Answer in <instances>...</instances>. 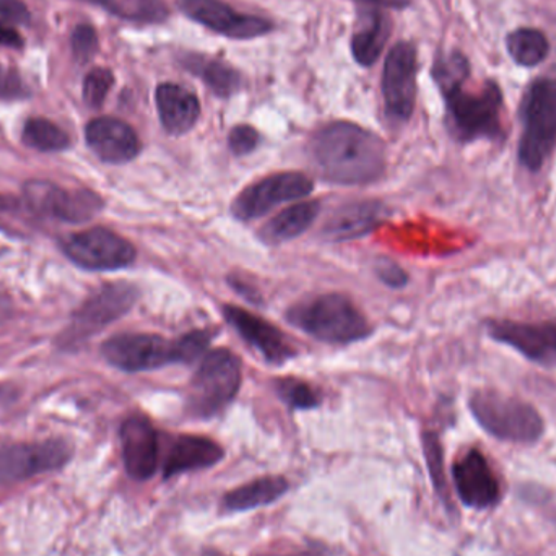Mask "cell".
Here are the masks:
<instances>
[{"label":"cell","instance_id":"17","mask_svg":"<svg viewBox=\"0 0 556 556\" xmlns=\"http://www.w3.org/2000/svg\"><path fill=\"white\" fill-rule=\"evenodd\" d=\"M224 316L231 327L257 350L267 362L273 365H281L293 358V346L288 342L287 337L273 324L264 320L263 317L243 309V307L224 306Z\"/></svg>","mask_w":556,"mask_h":556},{"label":"cell","instance_id":"18","mask_svg":"<svg viewBox=\"0 0 556 556\" xmlns=\"http://www.w3.org/2000/svg\"><path fill=\"white\" fill-rule=\"evenodd\" d=\"M87 143L104 163L130 162L140 153V140L136 130L116 117H98L85 130Z\"/></svg>","mask_w":556,"mask_h":556},{"label":"cell","instance_id":"7","mask_svg":"<svg viewBox=\"0 0 556 556\" xmlns=\"http://www.w3.org/2000/svg\"><path fill=\"white\" fill-rule=\"evenodd\" d=\"M104 359L123 371H152L173 363H185L181 343L155 333H119L101 346Z\"/></svg>","mask_w":556,"mask_h":556},{"label":"cell","instance_id":"40","mask_svg":"<svg viewBox=\"0 0 556 556\" xmlns=\"http://www.w3.org/2000/svg\"><path fill=\"white\" fill-rule=\"evenodd\" d=\"M201 556H230V555L222 554V552H218V551H204V552H202Z\"/></svg>","mask_w":556,"mask_h":556},{"label":"cell","instance_id":"4","mask_svg":"<svg viewBox=\"0 0 556 556\" xmlns=\"http://www.w3.org/2000/svg\"><path fill=\"white\" fill-rule=\"evenodd\" d=\"M470 410L480 427L503 441L534 443L544 433V421L532 405L498 394L480 391L470 399Z\"/></svg>","mask_w":556,"mask_h":556},{"label":"cell","instance_id":"29","mask_svg":"<svg viewBox=\"0 0 556 556\" xmlns=\"http://www.w3.org/2000/svg\"><path fill=\"white\" fill-rule=\"evenodd\" d=\"M23 142L39 152H61L71 143L67 134L51 121L33 117L23 127Z\"/></svg>","mask_w":556,"mask_h":556},{"label":"cell","instance_id":"36","mask_svg":"<svg viewBox=\"0 0 556 556\" xmlns=\"http://www.w3.org/2000/svg\"><path fill=\"white\" fill-rule=\"evenodd\" d=\"M29 22V12L20 0H0V25H25Z\"/></svg>","mask_w":556,"mask_h":556},{"label":"cell","instance_id":"26","mask_svg":"<svg viewBox=\"0 0 556 556\" xmlns=\"http://www.w3.org/2000/svg\"><path fill=\"white\" fill-rule=\"evenodd\" d=\"M186 67L202 78L218 97H230L235 91L240 90V74L225 62L204 58V55H188Z\"/></svg>","mask_w":556,"mask_h":556},{"label":"cell","instance_id":"34","mask_svg":"<svg viewBox=\"0 0 556 556\" xmlns=\"http://www.w3.org/2000/svg\"><path fill=\"white\" fill-rule=\"evenodd\" d=\"M257 143H260V132L247 124L235 127L228 136V146H230L231 152L238 156L253 152L256 150Z\"/></svg>","mask_w":556,"mask_h":556},{"label":"cell","instance_id":"28","mask_svg":"<svg viewBox=\"0 0 556 556\" xmlns=\"http://www.w3.org/2000/svg\"><path fill=\"white\" fill-rule=\"evenodd\" d=\"M508 49L518 64L532 67L547 58L548 41L538 29L521 28L509 35Z\"/></svg>","mask_w":556,"mask_h":556},{"label":"cell","instance_id":"38","mask_svg":"<svg viewBox=\"0 0 556 556\" xmlns=\"http://www.w3.org/2000/svg\"><path fill=\"white\" fill-rule=\"evenodd\" d=\"M0 46L20 49L23 46L22 36L16 31L15 26L0 25Z\"/></svg>","mask_w":556,"mask_h":556},{"label":"cell","instance_id":"33","mask_svg":"<svg viewBox=\"0 0 556 556\" xmlns=\"http://www.w3.org/2000/svg\"><path fill=\"white\" fill-rule=\"evenodd\" d=\"M72 49L80 64L91 61L98 51V36L93 26L78 25L72 33Z\"/></svg>","mask_w":556,"mask_h":556},{"label":"cell","instance_id":"30","mask_svg":"<svg viewBox=\"0 0 556 556\" xmlns=\"http://www.w3.org/2000/svg\"><path fill=\"white\" fill-rule=\"evenodd\" d=\"M276 389L278 397H280L288 407L298 408V410H307V408H314L320 404L319 392L311 388L307 382L300 381V379H278Z\"/></svg>","mask_w":556,"mask_h":556},{"label":"cell","instance_id":"15","mask_svg":"<svg viewBox=\"0 0 556 556\" xmlns=\"http://www.w3.org/2000/svg\"><path fill=\"white\" fill-rule=\"evenodd\" d=\"M493 339L506 343L542 366H556V327L551 324L493 320L489 324Z\"/></svg>","mask_w":556,"mask_h":556},{"label":"cell","instance_id":"25","mask_svg":"<svg viewBox=\"0 0 556 556\" xmlns=\"http://www.w3.org/2000/svg\"><path fill=\"white\" fill-rule=\"evenodd\" d=\"M391 22L384 13L372 10L366 15V22L352 39L353 58L362 65H372L378 61L388 42Z\"/></svg>","mask_w":556,"mask_h":556},{"label":"cell","instance_id":"1","mask_svg":"<svg viewBox=\"0 0 556 556\" xmlns=\"http://www.w3.org/2000/svg\"><path fill=\"white\" fill-rule=\"evenodd\" d=\"M311 152L320 175L336 185H369L384 175V143L353 123L339 121L323 127L314 136Z\"/></svg>","mask_w":556,"mask_h":556},{"label":"cell","instance_id":"2","mask_svg":"<svg viewBox=\"0 0 556 556\" xmlns=\"http://www.w3.org/2000/svg\"><path fill=\"white\" fill-rule=\"evenodd\" d=\"M291 326L326 343H352L371 333L362 311L339 293L320 294L294 304L287 313Z\"/></svg>","mask_w":556,"mask_h":556},{"label":"cell","instance_id":"23","mask_svg":"<svg viewBox=\"0 0 556 556\" xmlns=\"http://www.w3.org/2000/svg\"><path fill=\"white\" fill-rule=\"evenodd\" d=\"M319 214L317 202L291 205L267 222L260 230V238L267 244H281L294 240L307 230Z\"/></svg>","mask_w":556,"mask_h":556},{"label":"cell","instance_id":"9","mask_svg":"<svg viewBox=\"0 0 556 556\" xmlns=\"http://www.w3.org/2000/svg\"><path fill=\"white\" fill-rule=\"evenodd\" d=\"M313 189V181L303 173H278L248 186L235 199L231 212L238 220H256L283 202L306 198Z\"/></svg>","mask_w":556,"mask_h":556},{"label":"cell","instance_id":"37","mask_svg":"<svg viewBox=\"0 0 556 556\" xmlns=\"http://www.w3.org/2000/svg\"><path fill=\"white\" fill-rule=\"evenodd\" d=\"M378 276L392 288L404 287L407 283V276H405L404 270L391 261L382 260V263H379Z\"/></svg>","mask_w":556,"mask_h":556},{"label":"cell","instance_id":"35","mask_svg":"<svg viewBox=\"0 0 556 556\" xmlns=\"http://www.w3.org/2000/svg\"><path fill=\"white\" fill-rule=\"evenodd\" d=\"M28 94L25 81L15 71L0 67V100H20Z\"/></svg>","mask_w":556,"mask_h":556},{"label":"cell","instance_id":"3","mask_svg":"<svg viewBox=\"0 0 556 556\" xmlns=\"http://www.w3.org/2000/svg\"><path fill=\"white\" fill-rule=\"evenodd\" d=\"M464 84L466 80L441 87L454 136L463 142L502 137L503 97L500 88L489 81L482 90L469 91Z\"/></svg>","mask_w":556,"mask_h":556},{"label":"cell","instance_id":"20","mask_svg":"<svg viewBox=\"0 0 556 556\" xmlns=\"http://www.w3.org/2000/svg\"><path fill=\"white\" fill-rule=\"evenodd\" d=\"M386 208L381 202H352L337 208L323 227V237L329 241H352L365 237L375 230L382 218Z\"/></svg>","mask_w":556,"mask_h":556},{"label":"cell","instance_id":"24","mask_svg":"<svg viewBox=\"0 0 556 556\" xmlns=\"http://www.w3.org/2000/svg\"><path fill=\"white\" fill-rule=\"evenodd\" d=\"M288 486L283 477H263L225 495L222 506L228 513L250 511L277 502L287 493Z\"/></svg>","mask_w":556,"mask_h":556},{"label":"cell","instance_id":"19","mask_svg":"<svg viewBox=\"0 0 556 556\" xmlns=\"http://www.w3.org/2000/svg\"><path fill=\"white\" fill-rule=\"evenodd\" d=\"M454 483L464 505L470 508H489L500 498L498 480L479 451H469L454 466Z\"/></svg>","mask_w":556,"mask_h":556},{"label":"cell","instance_id":"13","mask_svg":"<svg viewBox=\"0 0 556 556\" xmlns=\"http://www.w3.org/2000/svg\"><path fill=\"white\" fill-rule=\"evenodd\" d=\"M137 301V288L130 283H111L91 294L75 313L72 340L85 339L123 317Z\"/></svg>","mask_w":556,"mask_h":556},{"label":"cell","instance_id":"12","mask_svg":"<svg viewBox=\"0 0 556 556\" xmlns=\"http://www.w3.org/2000/svg\"><path fill=\"white\" fill-rule=\"evenodd\" d=\"M382 94L386 111L395 121L410 119L417 97V52L410 42H399L384 64Z\"/></svg>","mask_w":556,"mask_h":556},{"label":"cell","instance_id":"16","mask_svg":"<svg viewBox=\"0 0 556 556\" xmlns=\"http://www.w3.org/2000/svg\"><path fill=\"white\" fill-rule=\"evenodd\" d=\"M123 460L130 479L146 482L159 469V434L142 415L127 418L121 427Z\"/></svg>","mask_w":556,"mask_h":556},{"label":"cell","instance_id":"27","mask_svg":"<svg viewBox=\"0 0 556 556\" xmlns=\"http://www.w3.org/2000/svg\"><path fill=\"white\" fill-rule=\"evenodd\" d=\"M104 7L114 15L130 22L159 23L168 16L163 0H85Z\"/></svg>","mask_w":556,"mask_h":556},{"label":"cell","instance_id":"11","mask_svg":"<svg viewBox=\"0 0 556 556\" xmlns=\"http://www.w3.org/2000/svg\"><path fill=\"white\" fill-rule=\"evenodd\" d=\"M25 201L33 212L67 224H84L103 208L100 195L87 189H61L45 181L25 186Z\"/></svg>","mask_w":556,"mask_h":556},{"label":"cell","instance_id":"10","mask_svg":"<svg viewBox=\"0 0 556 556\" xmlns=\"http://www.w3.org/2000/svg\"><path fill=\"white\" fill-rule=\"evenodd\" d=\"M71 457V444L64 440L0 444V482H20L52 472L64 467Z\"/></svg>","mask_w":556,"mask_h":556},{"label":"cell","instance_id":"6","mask_svg":"<svg viewBox=\"0 0 556 556\" xmlns=\"http://www.w3.org/2000/svg\"><path fill=\"white\" fill-rule=\"evenodd\" d=\"M525 132L519 160L529 172H539L556 146V80L535 81L522 106Z\"/></svg>","mask_w":556,"mask_h":556},{"label":"cell","instance_id":"41","mask_svg":"<svg viewBox=\"0 0 556 556\" xmlns=\"http://www.w3.org/2000/svg\"><path fill=\"white\" fill-rule=\"evenodd\" d=\"M288 556H291V555H288Z\"/></svg>","mask_w":556,"mask_h":556},{"label":"cell","instance_id":"5","mask_svg":"<svg viewBox=\"0 0 556 556\" xmlns=\"http://www.w3.org/2000/svg\"><path fill=\"white\" fill-rule=\"evenodd\" d=\"M241 388V362L230 350L207 353L191 386L188 408L198 418H212L224 410Z\"/></svg>","mask_w":556,"mask_h":556},{"label":"cell","instance_id":"22","mask_svg":"<svg viewBox=\"0 0 556 556\" xmlns=\"http://www.w3.org/2000/svg\"><path fill=\"white\" fill-rule=\"evenodd\" d=\"M156 106L163 127L172 136L189 132L201 116L198 97L175 84H162L156 88Z\"/></svg>","mask_w":556,"mask_h":556},{"label":"cell","instance_id":"14","mask_svg":"<svg viewBox=\"0 0 556 556\" xmlns=\"http://www.w3.org/2000/svg\"><path fill=\"white\" fill-rule=\"evenodd\" d=\"M178 5L189 18L231 39L256 38L273 29L269 20L235 12L222 0H178Z\"/></svg>","mask_w":556,"mask_h":556},{"label":"cell","instance_id":"21","mask_svg":"<svg viewBox=\"0 0 556 556\" xmlns=\"http://www.w3.org/2000/svg\"><path fill=\"white\" fill-rule=\"evenodd\" d=\"M224 456L220 444L208 438L191 437V434L176 438L163 464V477L169 479L178 473L208 469L220 463Z\"/></svg>","mask_w":556,"mask_h":556},{"label":"cell","instance_id":"8","mask_svg":"<svg viewBox=\"0 0 556 556\" xmlns=\"http://www.w3.org/2000/svg\"><path fill=\"white\" fill-rule=\"evenodd\" d=\"M62 250L72 263L88 270H119L136 260L132 244L106 228L68 235Z\"/></svg>","mask_w":556,"mask_h":556},{"label":"cell","instance_id":"31","mask_svg":"<svg viewBox=\"0 0 556 556\" xmlns=\"http://www.w3.org/2000/svg\"><path fill=\"white\" fill-rule=\"evenodd\" d=\"M114 84L113 72L108 68H93L84 81V100L90 108L103 106L108 93Z\"/></svg>","mask_w":556,"mask_h":556},{"label":"cell","instance_id":"39","mask_svg":"<svg viewBox=\"0 0 556 556\" xmlns=\"http://www.w3.org/2000/svg\"><path fill=\"white\" fill-rule=\"evenodd\" d=\"M359 2L371 3V5L389 7V9H404L410 0H359Z\"/></svg>","mask_w":556,"mask_h":556},{"label":"cell","instance_id":"32","mask_svg":"<svg viewBox=\"0 0 556 556\" xmlns=\"http://www.w3.org/2000/svg\"><path fill=\"white\" fill-rule=\"evenodd\" d=\"M425 457H427L428 470H430L431 480L434 489L446 500L447 485L444 477L443 450H441L440 440L437 434L427 433L424 437Z\"/></svg>","mask_w":556,"mask_h":556}]
</instances>
